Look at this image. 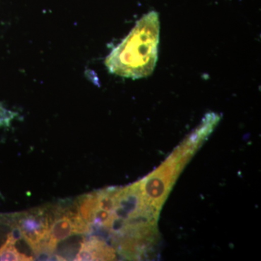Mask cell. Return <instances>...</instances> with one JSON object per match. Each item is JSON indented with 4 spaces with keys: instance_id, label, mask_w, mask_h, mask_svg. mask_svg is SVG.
<instances>
[{
    "instance_id": "6da1fadb",
    "label": "cell",
    "mask_w": 261,
    "mask_h": 261,
    "mask_svg": "<svg viewBox=\"0 0 261 261\" xmlns=\"http://www.w3.org/2000/svg\"><path fill=\"white\" fill-rule=\"evenodd\" d=\"M159 13L151 11L137 22L129 34L106 58L113 74L138 80L152 74L159 59Z\"/></svg>"
},
{
    "instance_id": "7a4b0ae2",
    "label": "cell",
    "mask_w": 261,
    "mask_h": 261,
    "mask_svg": "<svg viewBox=\"0 0 261 261\" xmlns=\"http://www.w3.org/2000/svg\"><path fill=\"white\" fill-rule=\"evenodd\" d=\"M80 209V216L89 224L94 220V213L98 208L97 192L81 196L77 200Z\"/></svg>"
},
{
    "instance_id": "3957f363",
    "label": "cell",
    "mask_w": 261,
    "mask_h": 261,
    "mask_svg": "<svg viewBox=\"0 0 261 261\" xmlns=\"http://www.w3.org/2000/svg\"><path fill=\"white\" fill-rule=\"evenodd\" d=\"M73 233L71 222L67 216L58 218L51 224L49 229V235L51 240L56 243L63 241Z\"/></svg>"
},
{
    "instance_id": "277c9868",
    "label": "cell",
    "mask_w": 261,
    "mask_h": 261,
    "mask_svg": "<svg viewBox=\"0 0 261 261\" xmlns=\"http://www.w3.org/2000/svg\"><path fill=\"white\" fill-rule=\"evenodd\" d=\"M32 257L20 253L13 243L8 240L0 247V260H33Z\"/></svg>"
},
{
    "instance_id": "5b68a950",
    "label": "cell",
    "mask_w": 261,
    "mask_h": 261,
    "mask_svg": "<svg viewBox=\"0 0 261 261\" xmlns=\"http://www.w3.org/2000/svg\"><path fill=\"white\" fill-rule=\"evenodd\" d=\"M71 222L72 229L73 233L77 234H87L90 232V224L87 223L85 220L78 216L68 218Z\"/></svg>"
},
{
    "instance_id": "8992f818",
    "label": "cell",
    "mask_w": 261,
    "mask_h": 261,
    "mask_svg": "<svg viewBox=\"0 0 261 261\" xmlns=\"http://www.w3.org/2000/svg\"><path fill=\"white\" fill-rule=\"evenodd\" d=\"M14 118V113L7 111L0 106V125L9 124L10 121Z\"/></svg>"
}]
</instances>
